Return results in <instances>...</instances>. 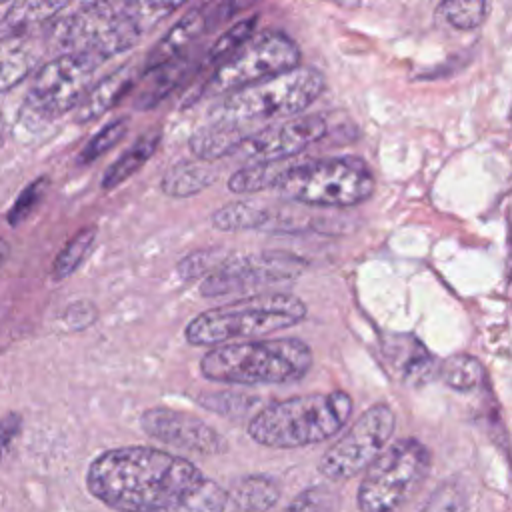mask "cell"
Returning <instances> with one entry per match:
<instances>
[{
    "instance_id": "8d00e7d4",
    "label": "cell",
    "mask_w": 512,
    "mask_h": 512,
    "mask_svg": "<svg viewBox=\"0 0 512 512\" xmlns=\"http://www.w3.org/2000/svg\"><path fill=\"white\" fill-rule=\"evenodd\" d=\"M226 258H228V254H222L218 250H198V252H192L190 256H186L184 260H180L178 272L184 280H194V278H200V276H208Z\"/></svg>"
},
{
    "instance_id": "ac0fdd59",
    "label": "cell",
    "mask_w": 512,
    "mask_h": 512,
    "mask_svg": "<svg viewBox=\"0 0 512 512\" xmlns=\"http://www.w3.org/2000/svg\"><path fill=\"white\" fill-rule=\"evenodd\" d=\"M134 84H136V70L130 64L120 70H114L112 74L98 80L88 90V94L78 106L76 120L88 122V120L100 118L110 108H114L134 88Z\"/></svg>"
},
{
    "instance_id": "836d02e7",
    "label": "cell",
    "mask_w": 512,
    "mask_h": 512,
    "mask_svg": "<svg viewBox=\"0 0 512 512\" xmlns=\"http://www.w3.org/2000/svg\"><path fill=\"white\" fill-rule=\"evenodd\" d=\"M128 8L142 32L156 26L188 0H126Z\"/></svg>"
},
{
    "instance_id": "8fae6325",
    "label": "cell",
    "mask_w": 512,
    "mask_h": 512,
    "mask_svg": "<svg viewBox=\"0 0 512 512\" xmlns=\"http://www.w3.org/2000/svg\"><path fill=\"white\" fill-rule=\"evenodd\" d=\"M396 426L388 404H374L322 454L318 470L326 480H348L364 472L386 448Z\"/></svg>"
},
{
    "instance_id": "7402d4cb",
    "label": "cell",
    "mask_w": 512,
    "mask_h": 512,
    "mask_svg": "<svg viewBox=\"0 0 512 512\" xmlns=\"http://www.w3.org/2000/svg\"><path fill=\"white\" fill-rule=\"evenodd\" d=\"M216 178L218 168H214L212 162L198 158L184 160L164 172L160 188L170 198H188L206 190L210 184L216 182Z\"/></svg>"
},
{
    "instance_id": "b9f144b4",
    "label": "cell",
    "mask_w": 512,
    "mask_h": 512,
    "mask_svg": "<svg viewBox=\"0 0 512 512\" xmlns=\"http://www.w3.org/2000/svg\"><path fill=\"white\" fill-rule=\"evenodd\" d=\"M96 2H100V0H72L70 12H74V10H78V8H84V6H90V4H96Z\"/></svg>"
},
{
    "instance_id": "f35d334b",
    "label": "cell",
    "mask_w": 512,
    "mask_h": 512,
    "mask_svg": "<svg viewBox=\"0 0 512 512\" xmlns=\"http://www.w3.org/2000/svg\"><path fill=\"white\" fill-rule=\"evenodd\" d=\"M6 136H8V128H6V118H4V114L0 112V148L4 146V142H6Z\"/></svg>"
},
{
    "instance_id": "d6a6232c",
    "label": "cell",
    "mask_w": 512,
    "mask_h": 512,
    "mask_svg": "<svg viewBox=\"0 0 512 512\" xmlns=\"http://www.w3.org/2000/svg\"><path fill=\"white\" fill-rule=\"evenodd\" d=\"M340 494L326 486L316 484L302 490L286 508L284 512H340Z\"/></svg>"
},
{
    "instance_id": "7a4b0ae2",
    "label": "cell",
    "mask_w": 512,
    "mask_h": 512,
    "mask_svg": "<svg viewBox=\"0 0 512 512\" xmlns=\"http://www.w3.org/2000/svg\"><path fill=\"white\" fill-rule=\"evenodd\" d=\"M342 390L294 396L266 404L248 422V436L268 448H302L338 434L352 414Z\"/></svg>"
},
{
    "instance_id": "5b68a950",
    "label": "cell",
    "mask_w": 512,
    "mask_h": 512,
    "mask_svg": "<svg viewBox=\"0 0 512 512\" xmlns=\"http://www.w3.org/2000/svg\"><path fill=\"white\" fill-rule=\"evenodd\" d=\"M322 72L312 66H296L284 74L224 94L210 110V120L248 124L290 118L304 112L324 90Z\"/></svg>"
},
{
    "instance_id": "e0dca14e",
    "label": "cell",
    "mask_w": 512,
    "mask_h": 512,
    "mask_svg": "<svg viewBox=\"0 0 512 512\" xmlns=\"http://www.w3.org/2000/svg\"><path fill=\"white\" fill-rule=\"evenodd\" d=\"M40 60V40L34 32H16L0 38V94L18 86Z\"/></svg>"
},
{
    "instance_id": "4dcf8cb0",
    "label": "cell",
    "mask_w": 512,
    "mask_h": 512,
    "mask_svg": "<svg viewBox=\"0 0 512 512\" xmlns=\"http://www.w3.org/2000/svg\"><path fill=\"white\" fill-rule=\"evenodd\" d=\"M256 22H258V16H250V18L240 20L238 24L230 26L226 32H222L216 38V42L210 46L206 60L210 64L220 66L226 58H230L240 46H244L256 34Z\"/></svg>"
},
{
    "instance_id": "52a82bcc",
    "label": "cell",
    "mask_w": 512,
    "mask_h": 512,
    "mask_svg": "<svg viewBox=\"0 0 512 512\" xmlns=\"http://www.w3.org/2000/svg\"><path fill=\"white\" fill-rule=\"evenodd\" d=\"M50 40L62 54L86 52L102 60L130 50L142 30L126 0H100L48 24Z\"/></svg>"
},
{
    "instance_id": "4fadbf2b",
    "label": "cell",
    "mask_w": 512,
    "mask_h": 512,
    "mask_svg": "<svg viewBox=\"0 0 512 512\" xmlns=\"http://www.w3.org/2000/svg\"><path fill=\"white\" fill-rule=\"evenodd\" d=\"M326 134L322 116H296L254 130L234 154L250 162H286Z\"/></svg>"
},
{
    "instance_id": "cb8c5ba5",
    "label": "cell",
    "mask_w": 512,
    "mask_h": 512,
    "mask_svg": "<svg viewBox=\"0 0 512 512\" xmlns=\"http://www.w3.org/2000/svg\"><path fill=\"white\" fill-rule=\"evenodd\" d=\"M280 498V484L272 476L252 474L240 478L228 492V500L242 512H266Z\"/></svg>"
},
{
    "instance_id": "f546056e",
    "label": "cell",
    "mask_w": 512,
    "mask_h": 512,
    "mask_svg": "<svg viewBox=\"0 0 512 512\" xmlns=\"http://www.w3.org/2000/svg\"><path fill=\"white\" fill-rule=\"evenodd\" d=\"M440 16L456 30H474L488 16V0H444Z\"/></svg>"
},
{
    "instance_id": "d590c367",
    "label": "cell",
    "mask_w": 512,
    "mask_h": 512,
    "mask_svg": "<svg viewBox=\"0 0 512 512\" xmlns=\"http://www.w3.org/2000/svg\"><path fill=\"white\" fill-rule=\"evenodd\" d=\"M46 190H48V178H46V176H40V178L32 180V182L18 194V198H16L14 204H12V208L8 210V214H6L8 224L18 226L20 222H24V220L34 212V208L40 204V200L44 198Z\"/></svg>"
},
{
    "instance_id": "d4e9b609",
    "label": "cell",
    "mask_w": 512,
    "mask_h": 512,
    "mask_svg": "<svg viewBox=\"0 0 512 512\" xmlns=\"http://www.w3.org/2000/svg\"><path fill=\"white\" fill-rule=\"evenodd\" d=\"M228 504V492L214 480L202 478L192 488L182 492L170 504L156 512H224Z\"/></svg>"
},
{
    "instance_id": "1f68e13d",
    "label": "cell",
    "mask_w": 512,
    "mask_h": 512,
    "mask_svg": "<svg viewBox=\"0 0 512 512\" xmlns=\"http://www.w3.org/2000/svg\"><path fill=\"white\" fill-rule=\"evenodd\" d=\"M128 132V116L116 118L112 122H108L106 126H102L88 142L86 146L80 150L78 154V164H92L94 160H98L104 152H108L110 148H114Z\"/></svg>"
},
{
    "instance_id": "484cf974",
    "label": "cell",
    "mask_w": 512,
    "mask_h": 512,
    "mask_svg": "<svg viewBox=\"0 0 512 512\" xmlns=\"http://www.w3.org/2000/svg\"><path fill=\"white\" fill-rule=\"evenodd\" d=\"M436 378L442 380L448 388L458 392H470L482 386L486 378V370L482 362L470 354H452L438 362Z\"/></svg>"
},
{
    "instance_id": "5bb4252c",
    "label": "cell",
    "mask_w": 512,
    "mask_h": 512,
    "mask_svg": "<svg viewBox=\"0 0 512 512\" xmlns=\"http://www.w3.org/2000/svg\"><path fill=\"white\" fill-rule=\"evenodd\" d=\"M140 428L162 444L196 454H222L228 448L226 438L210 424L198 416L166 406L146 410L140 416Z\"/></svg>"
},
{
    "instance_id": "83f0119b",
    "label": "cell",
    "mask_w": 512,
    "mask_h": 512,
    "mask_svg": "<svg viewBox=\"0 0 512 512\" xmlns=\"http://www.w3.org/2000/svg\"><path fill=\"white\" fill-rule=\"evenodd\" d=\"M288 166L290 164L286 162H250L230 176L228 190L234 194H252L264 188H274Z\"/></svg>"
},
{
    "instance_id": "ab89813d",
    "label": "cell",
    "mask_w": 512,
    "mask_h": 512,
    "mask_svg": "<svg viewBox=\"0 0 512 512\" xmlns=\"http://www.w3.org/2000/svg\"><path fill=\"white\" fill-rule=\"evenodd\" d=\"M324 2H332L336 6H342V8H354L360 4V0H324Z\"/></svg>"
},
{
    "instance_id": "74e56055",
    "label": "cell",
    "mask_w": 512,
    "mask_h": 512,
    "mask_svg": "<svg viewBox=\"0 0 512 512\" xmlns=\"http://www.w3.org/2000/svg\"><path fill=\"white\" fill-rule=\"evenodd\" d=\"M20 430H22V418L16 412H10L0 418V458L8 454Z\"/></svg>"
},
{
    "instance_id": "9a60e30c",
    "label": "cell",
    "mask_w": 512,
    "mask_h": 512,
    "mask_svg": "<svg viewBox=\"0 0 512 512\" xmlns=\"http://www.w3.org/2000/svg\"><path fill=\"white\" fill-rule=\"evenodd\" d=\"M382 356L396 376L418 386L436 376L438 360L414 334H392L382 340Z\"/></svg>"
},
{
    "instance_id": "2e32d148",
    "label": "cell",
    "mask_w": 512,
    "mask_h": 512,
    "mask_svg": "<svg viewBox=\"0 0 512 512\" xmlns=\"http://www.w3.org/2000/svg\"><path fill=\"white\" fill-rule=\"evenodd\" d=\"M212 16L206 10V6L202 4L196 10L186 12L160 40L158 44L148 52L144 68L142 70H152L156 66H162L166 62H172L184 54H188V50L192 48V44L202 38L210 26H212Z\"/></svg>"
},
{
    "instance_id": "277c9868",
    "label": "cell",
    "mask_w": 512,
    "mask_h": 512,
    "mask_svg": "<svg viewBox=\"0 0 512 512\" xmlns=\"http://www.w3.org/2000/svg\"><path fill=\"white\" fill-rule=\"evenodd\" d=\"M306 318V304L286 292L244 296L194 316L186 326L192 346H220L238 338L266 336Z\"/></svg>"
},
{
    "instance_id": "60d3db41",
    "label": "cell",
    "mask_w": 512,
    "mask_h": 512,
    "mask_svg": "<svg viewBox=\"0 0 512 512\" xmlns=\"http://www.w3.org/2000/svg\"><path fill=\"white\" fill-rule=\"evenodd\" d=\"M8 250H10V244L4 238H0V268H2L4 260H6V256H8Z\"/></svg>"
},
{
    "instance_id": "7bdbcfd3",
    "label": "cell",
    "mask_w": 512,
    "mask_h": 512,
    "mask_svg": "<svg viewBox=\"0 0 512 512\" xmlns=\"http://www.w3.org/2000/svg\"><path fill=\"white\" fill-rule=\"evenodd\" d=\"M4 2H8V0H0V4H4Z\"/></svg>"
},
{
    "instance_id": "9c48e42d",
    "label": "cell",
    "mask_w": 512,
    "mask_h": 512,
    "mask_svg": "<svg viewBox=\"0 0 512 512\" xmlns=\"http://www.w3.org/2000/svg\"><path fill=\"white\" fill-rule=\"evenodd\" d=\"M100 64L102 58L86 52H68L44 62L26 92L22 114L28 120L50 122L80 106Z\"/></svg>"
},
{
    "instance_id": "30bf717a",
    "label": "cell",
    "mask_w": 512,
    "mask_h": 512,
    "mask_svg": "<svg viewBox=\"0 0 512 512\" xmlns=\"http://www.w3.org/2000/svg\"><path fill=\"white\" fill-rule=\"evenodd\" d=\"M300 66V48L284 32L254 34L230 58L214 68L204 84L206 96H224Z\"/></svg>"
},
{
    "instance_id": "3957f363",
    "label": "cell",
    "mask_w": 512,
    "mask_h": 512,
    "mask_svg": "<svg viewBox=\"0 0 512 512\" xmlns=\"http://www.w3.org/2000/svg\"><path fill=\"white\" fill-rule=\"evenodd\" d=\"M312 350L298 338L246 340L214 346L200 360V374L222 384H286L308 374Z\"/></svg>"
},
{
    "instance_id": "ba28073f",
    "label": "cell",
    "mask_w": 512,
    "mask_h": 512,
    "mask_svg": "<svg viewBox=\"0 0 512 512\" xmlns=\"http://www.w3.org/2000/svg\"><path fill=\"white\" fill-rule=\"evenodd\" d=\"M430 450L416 438H402L366 468L358 486L360 512H394L428 478Z\"/></svg>"
},
{
    "instance_id": "603a6c76",
    "label": "cell",
    "mask_w": 512,
    "mask_h": 512,
    "mask_svg": "<svg viewBox=\"0 0 512 512\" xmlns=\"http://www.w3.org/2000/svg\"><path fill=\"white\" fill-rule=\"evenodd\" d=\"M162 142L160 130H148L144 132L102 176V190H112L120 186L124 180H128L132 174H136L158 150Z\"/></svg>"
},
{
    "instance_id": "44dd1931",
    "label": "cell",
    "mask_w": 512,
    "mask_h": 512,
    "mask_svg": "<svg viewBox=\"0 0 512 512\" xmlns=\"http://www.w3.org/2000/svg\"><path fill=\"white\" fill-rule=\"evenodd\" d=\"M192 62L190 56L184 54L172 62L156 66L152 70H142V78L138 82L134 106L138 110H148L158 106L190 72Z\"/></svg>"
},
{
    "instance_id": "4316f807",
    "label": "cell",
    "mask_w": 512,
    "mask_h": 512,
    "mask_svg": "<svg viewBox=\"0 0 512 512\" xmlns=\"http://www.w3.org/2000/svg\"><path fill=\"white\" fill-rule=\"evenodd\" d=\"M272 212L252 202H230L212 214V224L218 230H264L272 224Z\"/></svg>"
},
{
    "instance_id": "6da1fadb",
    "label": "cell",
    "mask_w": 512,
    "mask_h": 512,
    "mask_svg": "<svg viewBox=\"0 0 512 512\" xmlns=\"http://www.w3.org/2000/svg\"><path fill=\"white\" fill-rule=\"evenodd\" d=\"M204 476L186 458L148 446L102 452L86 472L94 498L118 512H156Z\"/></svg>"
},
{
    "instance_id": "f1b7e54d",
    "label": "cell",
    "mask_w": 512,
    "mask_h": 512,
    "mask_svg": "<svg viewBox=\"0 0 512 512\" xmlns=\"http://www.w3.org/2000/svg\"><path fill=\"white\" fill-rule=\"evenodd\" d=\"M96 240V228L88 226L82 228L74 238L68 240V244L60 250V254L54 258L52 264V278L56 282L68 278L72 272L78 270V266L84 262V258L90 254Z\"/></svg>"
},
{
    "instance_id": "e575fe53",
    "label": "cell",
    "mask_w": 512,
    "mask_h": 512,
    "mask_svg": "<svg viewBox=\"0 0 512 512\" xmlns=\"http://www.w3.org/2000/svg\"><path fill=\"white\" fill-rule=\"evenodd\" d=\"M420 512H466V494L460 482H442Z\"/></svg>"
},
{
    "instance_id": "ffe728a7",
    "label": "cell",
    "mask_w": 512,
    "mask_h": 512,
    "mask_svg": "<svg viewBox=\"0 0 512 512\" xmlns=\"http://www.w3.org/2000/svg\"><path fill=\"white\" fill-rule=\"evenodd\" d=\"M72 0H14L0 20V32H32L42 24H52L60 16L68 14Z\"/></svg>"
},
{
    "instance_id": "7c38bea8",
    "label": "cell",
    "mask_w": 512,
    "mask_h": 512,
    "mask_svg": "<svg viewBox=\"0 0 512 512\" xmlns=\"http://www.w3.org/2000/svg\"><path fill=\"white\" fill-rule=\"evenodd\" d=\"M300 268V260L278 252L228 256L218 268H214L206 276V280L200 286V292L204 296L250 292L262 286L290 280L300 272Z\"/></svg>"
},
{
    "instance_id": "d6986e66",
    "label": "cell",
    "mask_w": 512,
    "mask_h": 512,
    "mask_svg": "<svg viewBox=\"0 0 512 512\" xmlns=\"http://www.w3.org/2000/svg\"><path fill=\"white\" fill-rule=\"evenodd\" d=\"M250 134L252 132L244 126L222 120H208L204 126L194 130L188 144L198 160L214 162L222 156L234 154Z\"/></svg>"
},
{
    "instance_id": "8992f818",
    "label": "cell",
    "mask_w": 512,
    "mask_h": 512,
    "mask_svg": "<svg viewBox=\"0 0 512 512\" xmlns=\"http://www.w3.org/2000/svg\"><path fill=\"white\" fill-rule=\"evenodd\" d=\"M274 190L282 198L298 204L346 208L372 196L374 176L368 164L360 158H320L290 164L276 180Z\"/></svg>"
}]
</instances>
